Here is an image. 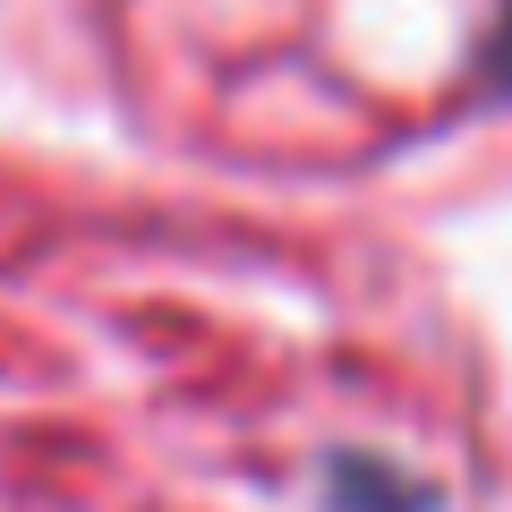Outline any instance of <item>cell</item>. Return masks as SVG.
<instances>
[{"label": "cell", "instance_id": "6da1fadb", "mask_svg": "<svg viewBox=\"0 0 512 512\" xmlns=\"http://www.w3.org/2000/svg\"><path fill=\"white\" fill-rule=\"evenodd\" d=\"M487 86L512 94V0L495 9V35H487Z\"/></svg>", "mask_w": 512, "mask_h": 512}]
</instances>
